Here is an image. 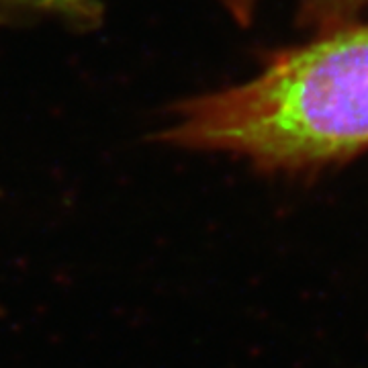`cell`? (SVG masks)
Segmentation results:
<instances>
[{
    "mask_svg": "<svg viewBox=\"0 0 368 368\" xmlns=\"http://www.w3.org/2000/svg\"><path fill=\"white\" fill-rule=\"evenodd\" d=\"M162 141L229 154L268 174H309L368 150V21L321 29L247 82L174 109Z\"/></svg>",
    "mask_w": 368,
    "mask_h": 368,
    "instance_id": "cell-1",
    "label": "cell"
},
{
    "mask_svg": "<svg viewBox=\"0 0 368 368\" xmlns=\"http://www.w3.org/2000/svg\"><path fill=\"white\" fill-rule=\"evenodd\" d=\"M225 8L240 21H249L262 0H221ZM301 17L317 23L321 29L358 21L368 8V0H295Z\"/></svg>",
    "mask_w": 368,
    "mask_h": 368,
    "instance_id": "cell-2",
    "label": "cell"
},
{
    "mask_svg": "<svg viewBox=\"0 0 368 368\" xmlns=\"http://www.w3.org/2000/svg\"><path fill=\"white\" fill-rule=\"evenodd\" d=\"M107 0H0V12H31L61 19L70 25H99Z\"/></svg>",
    "mask_w": 368,
    "mask_h": 368,
    "instance_id": "cell-3",
    "label": "cell"
}]
</instances>
